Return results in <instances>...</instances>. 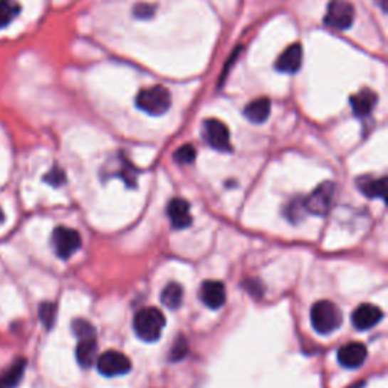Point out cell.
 Returning a JSON list of instances; mask_svg holds the SVG:
<instances>
[{"label": "cell", "instance_id": "ba28073f", "mask_svg": "<svg viewBox=\"0 0 388 388\" xmlns=\"http://www.w3.org/2000/svg\"><path fill=\"white\" fill-rule=\"evenodd\" d=\"M96 367L103 376H120L129 373L132 364L122 352L108 350L98 357Z\"/></svg>", "mask_w": 388, "mask_h": 388}, {"label": "cell", "instance_id": "cb8c5ba5", "mask_svg": "<svg viewBox=\"0 0 388 388\" xmlns=\"http://www.w3.org/2000/svg\"><path fill=\"white\" fill-rule=\"evenodd\" d=\"M44 181L47 184H51L52 187H61L65 182V173L63 169L55 166L49 173L44 176Z\"/></svg>", "mask_w": 388, "mask_h": 388}, {"label": "cell", "instance_id": "e0dca14e", "mask_svg": "<svg viewBox=\"0 0 388 388\" xmlns=\"http://www.w3.org/2000/svg\"><path fill=\"white\" fill-rule=\"evenodd\" d=\"M25 369H26V360L19 358L13 366L0 373V388H16L23 378Z\"/></svg>", "mask_w": 388, "mask_h": 388}, {"label": "cell", "instance_id": "ac0fdd59", "mask_svg": "<svg viewBox=\"0 0 388 388\" xmlns=\"http://www.w3.org/2000/svg\"><path fill=\"white\" fill-rule=\"evenodd\" d=\"M358 187L362 194H366L370 199H385V190H387V179H370L362 178L358 181Z\"/></svg>", "mask_w": 388, "mask_h": 388}, {"label": "cell", "instance_id": "4316f807", "mask_svg": "<svg viewBox=\"0 0 388 388\" xmlns=\"http://www.w3.org/2000/svg\"><path fill=\"white\" fill-rule=\"evenodd\" d=\"M349 388H364V382L361 381V382H358V384H355V385H352V387H349Z\"/></svg>", "mask_w": 388, "mask_h": 388}, {"label": "cell", "instance_id": "3957f363", "mask_svg": "<svg viewBox=\"0 0 388 388\" xmlns=\"http://www.w3.org/2000/svg\"><path fill=\"white\" fill-rule=\"evenodd\" d=\"M137 107L149 115H162L172 107L170 91L162 85H154L141 90L137 96Z\"/></svg>", "mask_w": 388, "mask_h": 388}, {"label": "cell", "instance_id": "44dd1931", "mask_svg": "<svg viewBox=\"0 0 388 388\" xmlns=\"http://www.w3.org/2000/svg\"><path fill=\"white\" fill-rule=\"evenodd\" d=\"M40 319L47 329H51L56 320V305L52 302L41 303L40 305Z\"/></svg>", "mask_w": 388, "mask_h": 388}, {"label": "cell", "instance_id": "7402d4cb", "mask_svg": "<svg viewBox=\"0 0 388 388\" xmlns=\"http://www.w3.org/2000/svg\"><path fill=\"white\" fill-rule=\"evenodd\" d=\"M72 331L73 334L80 340V338H87V337H96V329L91 323L82 319H76L72 323Z\"/></svg>", "mask_w": 388, "mask_h": 388}, {"label": "cell", "instance_id": "4fadbf2b", "mask_svg": "<svg viewBox=\"0 0 388 388\" xmlns=\"http://www.w3.org/2000/svg\"><path fill=\"white\" fill-rule=\"evenodd\" d=\"M367 358V347L362 343H347L338 350V362L346 369H358Z\"/></svg>", "mask_w": 388, "mask_h": 388}, {"label": "cell", "instance_id": "9a60e30c", "mask_svg": "<svg viewBox=\"0 0 388 388\" xmlns=\"http://www.w3.org/2000/svg\"><path fill=\"white\" fill-rule=\"evenodd\" d=\"M76 358L82 369H90L98 360V342L96 337L80 338L76 347Z\"/></svg>", "mask_w": 388, "mask_h": 388}, {"label": "cell", "instance_id": "9c48e42d", "mask_svg": "<svg viewBox=\"0 0 388 388\" xmlns=\"http://www.w3.org/2000/svg\"><path fill=\"white\" fill-rule=\"evenodd\" d=\"M382 317L384 314L381 308L372 303H364L360 305L354 314H352V323L360 331H367V329H372L373 326L378 325L382 320Z\"/></svg>", "mask_w": 388, "mask_h": 388}, {"label": "cell", "instance_id": "8992f818", "mask_svg": "<svg viewBox=\"0 0 388 388\" xmlns=\"http://www.w3.org/2000/svg\"><path fill=\"white\" fill-rule=\"evenodd\" d=\"M335 193V185L332 182H323L315 190L305 199L303 205L307 213L315 216H326L329 208H331L332 199Z\"/></svg>", "mask_w": 388, "mask_h": 388}, {"label": "cell", "instance_id": "277c9868", "mask_svg": "<svg viewBox=\"0 0 388 388\" xmlns=\"http://www.w3.org/2000/svg\"><path fill=\"white\" fill-rule=\"evenodd\" d=\"M355 20V8L347 0H331L326 9L325 25L335 31H346L352 28Z\"/></svg>", "mask_w": 388, "mask_h": 388}, {"label": "cell", "instance_id": "2e32d148", "mask_svg": "<svg viewBox=\"0 0 388 388\" xmlns=\"http://www.w3.org/2000/svg\"><path fill=\"white\" fill-rule=\"evenodd\" d=\"M270 111H272V102H270L267 98H260L256 100H252L248 107L244 108V117L252 123H264Z\"/></svg>", "mask_w": 388, "mask_h": 388}, {"label": "cell", "instance_id": "603a6c76", "mask_svg": "<svg viewBox=\"0 0 388 388\" xmlns=\"http://www.w3.org/2000/svg\"><path fill=\"white\" fill-rule=\"evenodd\" d=\"M174 161L178 164H192L196 159V149L192 145H185L174 152Z\"/></svg>", "mask_w": 388, "mask_h": 388}, {"label": "cell", "instance_id": "5bb4252c", "mask_svg": "<svg viewBox=\"0 0 388 388\" xmlns=\"http://www.w3.org/2000/svg\"><path fill=\"white\" fill-rule=\"evenodd\" d=\"M376 103H378V94L369 88L361 90L350 98V107L357 117H367Z\"/></svg>", "mask_w": 388, "mask_h": 388}, {"label": "cell", "instance_id": "ffe728a7", "mask_svg": "<svg viewBox=\"0 0 388 388\" xmlns=\"http://www.w3.org/2000/svg\"><path fill=\"white\" fill-rule=\"evenodd\" d=\"M20 14V5L16 0H0V28L8 26Z\"/></svg>", "mask_w": 388, "mask_h": 388}, {"label": "cell", "instance_id": "7a4b0ae2", "mask_svg": "<svg viewBox=\"0 0 388 388\" xmlns=\"http://www.w3.org/2000/svg\"><path fill=\"white\" fill-rule=\"evenodd\" d=\"M343 315L335 303L329 300L315 302L311 308V323L317 332L322 335L332 334L342 326Z\"/></svg>", "mask_w": 388, "mask_h": 388}, {"label": "cell", "instance_id": "d4e9b609", "mask_svg": "<svg viewBox=\"0 0 388 388\" xmlns=\"http://www.w3.org/2000/svg\"><path fill=\"white\" fill-rule=\"evenodd\" d=\"M187 342H185V338H179L178 342L174 343L173 346V350H172V361H179V360H184L185 354H187Z\"/></svg>", "mask_w": 388, "mask_h": 388}, {"label": "cell", "instance_id": "7c38bea8", "mask_svg": "<svg viewBox=\"0 0 388 388\" xmlns=\"http://www.w3.org/2000/svg\"><path fill=\"white\" fill-rule=\"evenodd\" d=\"M302 58H303L302 46L295 43L288 46L287 49L278 56L275 68L280 73H296L302 65Z\"/></svg>", "mask_w": 388, "mask_h": 388}, {"label": "cell", "instance_id": "30bf717a", "mask_svg": "<svg viewBox=\"0 0 388 388\" xmlns=\"http://www.w3.org/2000/svg\"><path fill=\"white\" fill-rule=\"evenodd\" d=\"M167 217L174 229H187L192 225L193 217L190 214V205L181 197H174L167 205Z\"/></svg>", "mask_w": 388, "mask_h": 388}, {"label": "cell", "instance_id": "484cf974", "mask_svg": "<svg viewBox=\"0 0 388 388\" xmlns=\"http://www.w3.org/2000/svg\"><path fill=\"white\" fill-rule=\"evenodd\" d=\"M134 13L137 17H141V19H146V17H150L152 14H154V6L150 5H146V4H140L135 6Z\"/></svg>", "mask_w": 388, "mask_h": 388}, {"label": "cell", "instance_id": "8fae6325", "mask_svg": "<svg viewBox=\"0 0 388 388\" xmlns=\"http://www.w3.org/2000/svg\"><path fill=\"white\" fill-rule=\"evenodd\" d=\"M201 299L211 310H219L226 302V288L220 280H205L201 287Z\"/></svg>", "mask_w": 388, "mask_h": 388}, {"label": "cell", "instance_id": "5b68a950", "mask_svg": "<svg viewBox=\"0 0 388 388\" xmlns=\"http://www.w3.org/2000/svg\"><path fill=\"white\" fill-rule=\"evenodd\" d=\"M52 243H53L56 255L60 256L61 260H68L70 256L75 255L79 251L82 240L78 231L72 228L60 226L53 231Z\"/></svg>", "mask_w": 388, "mask_h": 388}, {"label": "cell", "instance_id": "d6986e66", "mask_svg": "<svg viewBox=\"0 0 388 388\" xmlns=\"http://www.w3.org/2000/svg\"><path fill=\"white\" fill-rule=\"evenodd\" d=\"M182 298H184V290L178 282H170V284L161 293V302L164 307H167L169 310H178L182 303Z\"/></svg>", "mask_w": 388, "mask_h": 388}, {"label": "cell", "instance_id": "6da1fadb", "mask_svg": "<svg viewBox=\"0 0 388 388\" xmlns=\"http://www.w3.org/2000/svg\"><path fill=\"white\" fill-rule=\"evenodd\" d=\"M134 331L138 338L147 343H154L161 337L164 326H166V317L158 308H145L134 317Z\"/></svg>", "mask_w": 388, "mask_h": 388}, {"label": "cell", "instance_id": "52a82bcc", "mask_svg": "<svg viewBox=\"0 0 388 388\" xmlns=\"http://www.w3.org/2000/svg\"><path fill=\"white\" fill-rule=\"evenodd\" d=\"M202 132L211 147L219 152H231V134L225 123L217 119H208L204 122Z\"/></svg>", "mask_w": 388, "mask_h": 388}, {"label": "cell", "instance_id": "83f0119b", "mask_svg": "<svg viewBox=\"0 0 388 388\" xmlns=\"http://www.w3.org/2000/svg\"><path fill=\"white\" fill-rule=\"evenodd\" d=\"M4 220V214H2V211H0V221Z\"/></svg>", "mask_w": 388, "mask_h": 388}]
</instances>
